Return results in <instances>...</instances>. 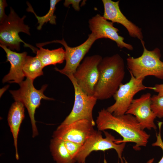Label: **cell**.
Segmentation results:
<instances>
[{"instance_id":"1","label":"cell","mask_w":163,"mask_h":163,"mask_svg":"<svg viewBox=\"0 0 163 163\" xmlns=\"http://www.w3.org/2000/svg\"><path fill=\"white\" fill-rule=\"evenodd\" d=\"M95 123L98 131L111 129L119 133L123 138L120 139V143H135L133 147L136 150L146 146L150 136L142 128L135 117L130 114L115 116L103 108L98 112Z\"/></svg>"},{"instance_id":"2","label":"cell","mask_w":163,"mask_h":163,"mask_svg":"<svg viewBox=\"0 0 163 163\" xmlns=\"http://www.w3.org/2000/svg\"><path fill=\"white\" fill-rule=\"evenodd\" d=\"M99 79L94 95L97 100L113 97L122 84L125 75L123 59L118 54L102 58L98 66Z\"/></svg>"},{"instance_id":"3","label":"cell","mask_w":163,"mask_h":163,"mask_svg":"<svg viewBox=\"0 0 163 163\" xmlns=\"http://www.w3.org/2000/svg\"><path fill=\"white\" fill-rule=\"evenodd\" d=\"M141 42L143 51L140 56L134 58L129 56L126 59L127 66L129 72L137 79H144L152 75L163 79V62L161 60L160 49L156 48L152 51L148 50L145 42Z\"/></svg>"},{"instance_id":"4","label":"cell","mask_w":163,"mask_h":163,"mask_svg":"<svg viewBox=\"0 0 163 163\" xmlns=\"http://www.w3.org/2000/svg\"><path fill=\"white\" fill-rule=\"evenodd\" d=\"M26 16L20 18L11 7H10V12L6 18L0 24V45L7 47L11 50H20L21 43L24 44L25 47L30 48L33 52L36 53L38 49L32 45L24 41L20 37L19 33H24L30 35V27L24 24V20Z\"/></svg>"},{"instance_id":"5","label":"cell","mask_w":163,"mask_h":163,"mask_svg":"<svg viewBox=\"0 0 163 163\" xmlns=\"http://www.w3.org/2000/svg\"><path fill=\"white\" fill-rule=\"evenodd\" d=\"M34 80L26 78V79L20 84V88L17 90H10L15 101L22 103L27 108L31 124L32 137L38 135L34 115L36 110L40 104L42 99L53 100L54 99L46 96L43 94L47 87V85H43L40 90L37 89L33 85Z\"/></svg>"},{"instance_id":"6","label":"cell","mask_w":163,"mask_h":163,"mask_svg":"<svg viewBox=\"0 0 163 163\" xmlns=\"http://www.w3.org/2000/svg\"><path fill=\"white\" fill-rule=\"evenodd\" d=\"M105 137L102 136L101 131L95 130L87 140L76 154V162L85 163L86 158L94 151L105 150L113 149L116 152L121 163H124L122 154L126 143H119L120 139L115 137L107 132L104 131Z\"/></svg>"},{"instance_id":"7","label":"cell","mask_w":163,"mask_h":163,"mask_svg":"<svg viewBox=\"0 0 163 163\" xmlns=\"http://www.w3.org/2000/svg\"><path fill=\"white\" fill-rule=\"evenodd\" d=\"M66 76L73 85L75 92V101L73 108L69 114L59 126H62L75 121L86 119L95 126L92 112L97 100L94 95H89L85 93L77 84L72 74Z\"/></svg>"},{"instance_id":"8","label":"cell","mask_w":163,"mask_h":163,"mask_svg":"<svg viewBox=\"0 0 163 163\" xmlns=\"http://www.w3.org/2000/svg\"><path fill=\"white\" fill-rule=\"evenodd\" d=\"M130 78L128 82L122 84L113 96L115 102L106 110L115 116L126 114L131 104L134 95L139 92L150 89L154 90V87H148L143 83V79L136 78L130 72Z\"/></svg>"},{"instance_id":"9","label":"cell","mask_w":163,"mask_h":163,"mask_svg":"<svg viewBox=\"0 0 163 163\" xmlns=\"http://www.w3.org/2000/svg\"><path fill=\"white\" fill-rule=\"evenodd\" d=\"M95 35L91 33L88 35L86 41L80 45L71 47L68 45L63 38L61 40H56L50 42L36 44L37 47L42 46L53 43H59L65 48V60L66 63L62 69L55 68V70L66 75L73 74L86 54L88 52L94 42L97 40Z\"/></svg>"},{"instance_id":"10","label":"cell","mask_w":163,"mask_h":163,"mask_svg":"<svg viewBox=\"0 0 163 163\" xmlns=\"http://www.w3.org/2000/svg\"><path fill=\"white\" fill-rule=\"evenodd\" d=\"M102 57L98 54L85 57L73 74L77 84L86 94L93 95L98 81V66Z\"/></svg>"},{"instance_id":"11","label":"cell","mask_w":163,"mask_h":163,"mask_svg":"<svg viewBox=\"0 0 163 163\" xmlns=\"http://www.w3.org/2000/svg\"><path fill=\"white\" fill-rule=\"evenodd\" d=\"M92 123L86 119L79 120L57 128L53 138L68 141L82 145L95 130Z\"/></svg>"},{"instance_id":"12","label":"cell","mask_w":163,"mask_h":163,"mask_svg":"<svg viewBox=\"0 0 163 163\" xmlns=\"http://www.w3.org/2000/svg\"><path fill=\"white\" fill-rule=\"evenodd\" d=\"M89 28L97 39L108 38L115 42L120 49L125 48L132 50L133 48L130 44L124 42V38L118 34L119 30L113 26V23L105 19L103 16L97 14L89 19Z\"/></svg>"},{"instance_id":"13","label":"cell","mask_w":163,"mask_h":163,"mask_svg":"<svg viewBox=\"0 0 163 163\" xmlns=\"http://www.w3.org/2000/svg\"><path fill=\"white\" fill-rule=\"evenodd\" d=\"M151 94L147 93L133 99L126 113L134 116L143 130L157 129L154 123L156 117L151 107Z\"/></svg>"},{"instance_id":"14","label":"cell","mask_w":163,"mask_h":163,"mask_svg":"<svg viewBox=\"0 0 163 163\" xmlns=\"http://www.w3.org/2000/svg\"><path fill=\"white\" fill-rule=\"evenodd\" d=\"M104 10L103 17L113 23H117L123 26L127 30L129 35L132 37L143 40V36L141 28L129 20L121 11L120 1L114 2L111 0H102Z\"/></svg>"},{"instance_id":"15","label":"cell","mask_w":163,"mask_h":163,"mask_svg":"<svg viewBox=\"0 0 163 163\" xmlns=\"http://www.w3.org/2000/svg\"><path fill=\"white\" fill-rule=\"evenodd\" d=\"M0 46L6 53L7 62L11 65L9 72L5 75L2 79L3 83L8 82L15 83L19 85L23 81L25 77L23 68V64L27 53L26 52L18 53L13 51L3 45Z\"/></svg>"},{"instance_id":"16","label":"cell","mask_w":163,"mask_h":163,"mask_svg":"<svg viewBox=\"0 0 163 163\" xmlns=\"http://www.w3.org/2000/svg\"><path fill=\"white\" fill-rule=\"evenodd\" d=\"M24 106L21 102L15 101L11 105L8 116V121L13 137L15 158L17 160L19 159L18 138L21 123L25 117Z\"/></svg>"},{"instance_id":"17","label":"cell","mask_w":163,"mask_h":163,"mask_svg":"<svg viewBox=\"0 0 163 163\" xmlns=\"http://www.w3.org/2000/svg\"><path fill=\"white\" fill-rule=\"evenodd\" d=\"M36 52V56L41 62L44 67L50 65L61 64L65 60V50L63 47L49 50L39 46Z\"/></svg>"},{"instance_id":"18","label":"cell","mask_w":163,"mask_h":163,"mask_svg":"<svg viewBox=\"0 0 163 163\" xmlns=\"http://www.w3.org/2000/svg\"><path fill=\"white\" fill-rule=\"evenodd\" d=\"M50 149L54 160L56 163H75V160L70 155L64 141L57 138L51 139Z\"/></svg>"},{"instance_id":"19","label":"cell","mask_w":163,"mask_h":163,"mask_svg":"<svg viewBox=\"0 0 163 163\" xmlns=\"http://www.w3.org/2000/svg\"><path fill=\"white\" fill-rule=\"evenodd\" d=\"M42 64L37 56H27L23 66V72L25 76L33 80L43 75Z\"/></svg>"},{"instance_id":"20","label":"cell","mask_w":163,"mask_h":163,"mask_svg":"<svg viewBox=\"0 0 163 163\" xmlns=\"http://www.w3.org/2000/svg\"><path fill=\"white\" fill-rule=\"evenodd\" d=\"M60 1L59 0H50V9L47 14L42 16H38L34 11L30 4L28 2H27L28 6L27 9V11L33 13L37 20V23L39 24L37 27V30H41L44 24L48 22L52 24H56V17L54 14V12L56 5Z\"/></svg>"},{"instance_id":"21","label":"cell","mask_w":163,"mask_h":163,"mask_svg":"<svg viewBox=\"0 0 163 163\" xmlns=\"http://www.w3.org/2000/svg\"><path fill=\"white\" fill-rule=\"evenodd\" d=\"M151 109L156 117L163 118V96L154 94L151 96Z\"/></svg>"},{"instance_id":"22","label":"cell","mask_w":163,"mask_h":163,"mask_svg":"<svg viewBox=\"0 0 163 163\" xmlns=\"http://www.w3.org/2000/svg\"><path fill=\"white\" fill-rule=\"evenodd\" d=\"M162 124L163 122H158V123L159 131L158 133H156V141L152 144V145L154 146H156L160 147L162 149L163 153V142L161 135V129ZM153 160V159H152L150 160L147 163H152ZM157 163H163V154L162 158Z\"/></svg>"},{"instance_id":"23","label":"cell","mask_w":163,"mask_h":163,"mask_svg":"<svg viewBox=\"0 0 163 163\" xmlns=\"http://www.w3.org/2000/svg\"><path fill=\"white\" fill-rule=\"evenodd\" d=\"M64 141L66 147L70 155L75 159L76 154L82 145L69 141Z\"/></svg>"},{"instance_id":"24","label":"cell","mask_w":163,"mask_h":163,"mask_svg":"<svg viewBox=\"0 0 163 163\" xmlns=\"http://www.w3.org/2000/svg\"><path fill=\"white\" fill-rule=\"evenodd\" d=\"M7 6L6 1L5 0H0V24L2 23L6 18L7 16L5 13V8Z\"/></svg>"},{"instance_id":"25","label":"cell","mask_w":163,"mask_h":163,"mask_svg":"<svg viewBox=\"0 0 163 163\" xmlns=\"http://www.w3.org/2000/svg\"><path fill=\"white\" fill-rule=\"evenodd\" d=\"M81 0H65L63 3L65 7H68L70 5H72L74 9L77 11L80 10L79 3Z\"/></svg>"},{"instance_id":"26","label":"cell","mask_w":163,"mask_h":163,"mask_svg":"<svg viewBox=\"0 0 163 163\" xmlns=\"http://www.w3.org/2000/svg\"><path fill=\"white\" fill-rule=\"evenodd\" d=\"M154 91L157 92L158 95L160 96H163V84H156L154 87Z\"/></svg>"},{"instance_id":"27","label":"cell","mask_w":163,"mask_h":163,"mask_svg":"<svg viewBox=\"0 0 163 163\" xmlns=\"http://www.w3.org/2000/svg\"><path fill=\"white\" fill-rule=\"evenodd\" d=\"M125 163H128L126 160H125Z\"/></svg>"}]
</instances>
